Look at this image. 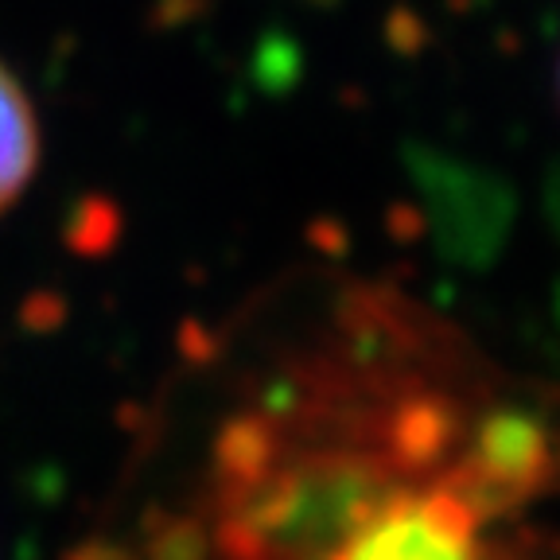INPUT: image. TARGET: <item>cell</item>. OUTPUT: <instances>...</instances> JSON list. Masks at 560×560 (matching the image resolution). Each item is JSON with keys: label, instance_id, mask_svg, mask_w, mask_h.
Segmentation results:
<instances>
[{"label": "cell", "instance_id": "6da1fadb", "mask_svg": "<svg viewBox=\"0 0 560 560\" xmlns=\"http://www.w3.org/2000/svg\"><path fill=\"white\" fill-rule=\"evenodd\" d=\"M560 417L440 315L354 289L222 420L191 560H545Z\"/></svg>", "mask_w": 560, "mask_h": 560}, {"label": "cell", "instance_id": "7a4b0ae2", "mask_svg": "<svg viewBox=\"0 0 560 560\" xmlns=\"http://www.w3.org/2000/svg\"><path fill=\"white\" fill-rule=\"evenodd\" d=\"M39 167V121L24 82L0 62V214L27 191Z\"/></svg>", "mask_w": 560, "mask_h": 560}, {"label": "cell", "instance_id": "3957f363", "mask_svg": "<svg viewBox=\"0 0 560 560\" xmlns=\"http://www.w3.org/2000/svg\"><path fill=\"white\" fill-rule=\"evenodd\" d=\"M557 94H560V55H557Z\"/></svg>", "mask_w": 560, "mask_h": 560}]
</instances>
